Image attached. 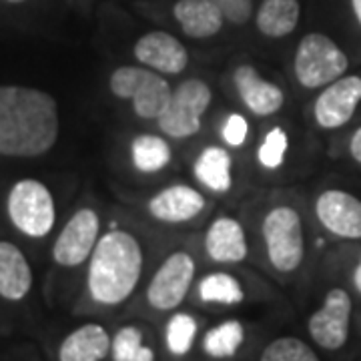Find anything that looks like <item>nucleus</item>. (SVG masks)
Here are the masks:
<instances>
[{"instance_id": "1", "label": "nucleus", "mask_w": 361, "mask_h": 361, "mask_svg": "<svg viewBox=\"0 0 361 361\" xmlns=\"http://www.w3.org/2000/svg\"><path fill=\"white\" fill-rule=\"evenodd\" d=\"M59 139L54 97L20 85H0V155L35 159Z\"/></svg>"}, {"instance_id": "2", "label": "nucleus", "mask_w": 361, "mask_h": 361, "mask_svg": "<svg viewBox=\"0 0 361 361\" xmlns=\"http://www.w3.org/2000/svg\"><path fill=\"white\" fill-rule=\"evenodd\" d=\"M142 247L125 229L101 235L89 259V293L101 305H118L137 289L142 273Z\"/></svg>"}, {"instance_id": "3", "label": "nucleus", "mask_w": 361, "mask_h": 361, "mask_svg": "<svg viewBox=\"0 0 361 361\" xmlns=\"http://www.w3.org/2000/svg\"><path fill=\"white\" fill-rule=\"evenodd\" d=\"M109 89L118 99L130 101L135 115L145 121H157L173 94L165 75L142 65L115 68L109 78Z\"/></svg>"}, {"instance_id": "4", "label": "nucleus", "mask_w": 361, "mask_h": 361, "mask_svg": "<svg viewBox=\"0 0 361 361\" xmlns=\"http://www.w3.org/2000/svg\"><path fill=\"white\" fill-rule=\"evenodd\" d=\"M261 233L271 265L279 273H293L305 255L303 223L297 209L289 205L269 209L261 225Z\"/></svg>"}, {"instance_id": "5", "label": "nucleus", "mask_w": 361, "mask_h": 361, "mask_svg": "<svg viewBox=\"0 0 361 361\" xmlns=\"http://www.w3.org/2000/svg\"><path fill=\"white\" fill-rule=\"evenodd\" d=\"M345 52L322 32H310L299 40L293 59L297 82L305 89H322L341 78L348 71Z\"/></svg>"}, {"instance_id": "6", "label": "nucleus", "mask_w": 361, "mask_h": 361, "mask_svg": "<svg viewBox=\"0 0 361 361\" xmlns=\"http://www.w3.org/2000/svg\"><path fill=\"white\" fill-rule=\"evenodd\" d=\"M211 101L213 92L203 78H187L173 89L165 111L157 118V125L171 139H191L201 130L203 115Z\"/></svg>"}, {"instance_id": "7", "label": "nucleus", "mask_w": 361, "mask_h": 361, "mask_svg": "<svg viewBox=\"0 0 361 361\" xmlns=\"http://www.w3.org/2000/svg\"><path fill=\"white\" fill-rule=\"evenodd\" d=\"M8 217L13 225L26 237H47L54 227L56 209L47 185L37 179H23L14 183L8 201Z\"/></svg>"}, {"instance_id": "8", "label": "nucleus", "mask_w": 361, "mask_h": 361, "mask_svg": "<svg viewBox=\"0 0 361 361\" xmlns=\"http://www.w3.org/2000/svg\"><path fill=\"white\" fill-rule=\"evenodd\" d=\"M193 277L195 259L187 251L171 253L155 271L147 289V301L157 311L177 310L189 293Z\"/></svg>"}, {"instance_id": "9", "label": "nucleus", "mask_w": 361, "mask_h": 361, "mask_svg": "<svg viewBox=\"0 0 361 361\" xmlns=\"http://www.w3.org/2000/svg\"><path fill=\"white\" fill-rule=\"evenodd\" d=\"M101 233V219L92 209H80L77 211L65 229L59 233L54 245H52V257L63 267H78L85 261H89L94 247L99 243Z\"/></svg>"}, {"instance_id": "10", "label": "nucleus", "mask_w": 361, "mask_h": 361, "mask_svg": "<svg viewBox=\"0 0 361 361\" xmlns=\"http://www.w3.org/2000/svg\"><path fill=\"white\" fill-rule=\"evenodd\" d=\"M351 299L345 289H331L323 305L311 315L310 334L323 349H339L345 345L349 336Z\"/></svg>"}, {"instance_id": "11", "label": "nucleus", "mask_w": 361, "mask_h": 361, "mask_svg": "<svg viewBox=\"0 0 361 361\" xmlns=\"http://www.w3.org/2000/svg\"><path fill=\"white\" fill-rule=\"evenodd\" d=\"M361 103V77H341L327 85L313 104L315 123L322 129H339L348 125Z\"/></svg>"}, {"instance_id": "12", "label": "nucleus", "mask_w": 361, "mask_h": 361, "mask_svg": "<svg viewBox=\"0 0 361 361\" xmlns=\"http://www.w3.org/2000/svg\"><path fill=\"white\" fill-rule=\"evenodd\" d=\"M135 59L142 66L161 75H179L189 65V52L177 37L165 30H153L135 42Z\"/></svg>"}, {"instance_id": "13", "label": "nucleus", "mask_w": 361, "mask_h": 361, "mask_svg": "<svg viewBox=\"0 0 361 361\" xmlns=\"http://www.w3.org/2000/svg\"><path fill=\"white\" fill-rule=\"evenodd\" d=\"M315 215L329 233L343 239H361V201L339 189L323 191L315 201Z\"/></svg>"}, {"instance_id": "14", "label": "nucleus", "mask_w": 361, "mask_h": 361, "mask_svg": "<svg viewBox=\"0 0 361 361\" xmlns=\"http://www.w3.org/2000/svg\"><path fill=\"white\" fill-rule=\"evenodd\" d=\"M205 207V197L195 187L169 185L149 199L147 211L153 219L161 223L180 225V223H189L195 217H199Z\"/></svg>"}, {"instance_id": "15", "label": "nucleus", "mask_w": 361, "mask_h": 361, "mask_svg": "<svg viewBox=\"0 0 361 361\" xmlns=\"http://www.w3.org/2000/svg\"><path fill=\"white\" fill-rule=\"evenodd\" d=\"M233 85L247 109L257 116H271L279 113L285 104L283 90L275 82L263 78L257 68L239 65L233 73Z\"/></svg>"}, {"instance_id": "16", "label": "nucleus", "mask_w": 361, "mask_h": 361, "mask_svg": "<svg viewBox=\"0 0 361 361\" xmlns=\"http://www.w3.org/2000/svg\"><path fill=\"white\" fill-rule=\"evenodd\" d=\"M205 251L215 263H241L249 253L243 225L235 217H217L205 233Z\"/></svg>"}, {"instance_id": "17", "label": "nucleus", "mask_w": 361, "mask_h": 361, "mask_svg": "<svg viewBox=\"0 0 361 361\" xmlns=\"http://www.w3.org/2000/svg\"><path fill=\"white\" fill-rule=\"evenodd\" d=\"M173 16L191 39L215 37L225 23L213 0H177L173 4Z\"/></svg>"}, {"instance_id": "18", "label": "nucleus", "mask_w": 361, "mask_h": 361, "mask_svg": "<svg viewBox=\"0 0 361 361\" xmlns=\"http://www.w3.org/2000/svg\"><path fill=\"white\" fill-rule=\"evenodd\" d=\"M113 339L106 334L103 325L87 323L75 329L63 341L59 349L61 361H103L111 351Z\"/></svg>"}, {"instance_id": "19", "label": "nucleus", "mask_w": 361, "mask_h": 361, "mask_svg": "<svg viewBox=\"0 0 361 361\" xmlns=\"http://www.w3.org/2000/svg\"><path fill=\"white\" fill-rule=\"evenodd\" d=\"M32 287V271L25 253L8 241H0V297L20 301Z\"/></svg>"}, {"instance_id": "20", "label": "nucleus", "mask_w": 361, "mask_h": 361, "mask_svg": "<svg viewBox=\"0 0 361 361\" xmlns=\"http://www.w3.org/2000/svg\"><path fill=\"white\" fill-rule=\"evenodd\" d=\"M193 175L211 193H229L233 187V159L227 149L205 147L193 163Z\"/></svg>"}, {"instance_id": "21", "label": "nucleus", "mask_w": 361, "mask_h": 361, "mask_svg": "<svg viewBox=\"0 0 361 361\" xmlns=\"http://www.w3.org/2000/svg\"><path fill=\"white\" fill-rule=\"evenodd\" d=\"M299 16V0H263L255 16V25L267 39H283L295 30Z\"/></svg>"}, {"instance_id": "22", "label": "nucleus", "mask_w": 361, "mask_h": 361, "mask_svg": "<svg viewBox=\"0 0 361 361\" xmlns=\"http://www.w3.org/2000/svg\"><path fill=\"white\" fill-rule=\"evenodd\" d=\"M173 159L171 145L165 137L159 135H137L130 141V161L139 173L153 175L167 167Z\"/></svg>"}, {"instance_id": "23", "label": "nucleus", "mask_w": 361, "mask_h": 361, "mask_svg": "<svg viewBox=\"0 0 361 361\" xmlns=\"http://www.w3.org/2000/svg\"><path fill=\"white\" fill-rule=\"evenodd\" d=\"M245 341V329L241 322L237 319H229V322L219 323L217 327L207 331L205 339H203V349L207 355L215 357V360H225V357H233L239 348Z\"/></svg>"}, {"instance_id": "24", "label": "nucleus", "mask_w": 361, "mask_h": 361, "mask_svg": "<svg viewBox=\"0 0 361 361\" xmlns=\"http://www.w3.org/2000/svg\"><path fill=\"white\" fill-rule=\"evenodd\" d=\"M199 297L205 303H219V305H237L245 299L241 283L229 273H209L199 281Z\"/></svg>"}, {"instance_id": "25", "label": "nucleus", "mask_w": 361, "mask_h": 361, "mask_svg": "<svg viewBox=\"0 0 361 361\" xmlns=\"http://www.w3.org/2000/svg\"><path fill=\"white\" fill-rule=\"evenodd\" d=\"M111 353L115 361H155V353L149 345L142 343V334L139 327L127 325L121 327L113 337Z\"/></svg>"}, {"instance_id": "26", "label": "nucleus", "mask_w": 361, "mask_h": 361, "mask_svg": "<svg viewBox=\"0 0 361 361\" xmlns=\"http://www.w3.org/2000/svg\"><path fill=\"white\" fill-rule=\"evenodd\" d=\"M197 336V322L189 313H175L167 323L165 341L173 355H185L193 348Z\"/></svg>"}, {"instance_id": "27", "label": "nucleus", "mask_w": 361, "mask_h": 361, "mask_svg": "<svg viewBox=\"0 0 361 361\" xmlns=\"http://www.w3.org/2000/svg\"><path fill=\"white\" fill-rule=\"evenodd\" d=\"M261 361H319L315 351L297 337H279L261 353Z\"/></svg>"}, {"instance_id": "28", "label": "nucleus", "mask_w": 361, "mask_h": 361, "mask_svg": "<svg viewBox=\"0 0 361 361\" xmlns=\"http://www.w3.org/2000/svg\"><path fill=\"white\" fill-rule=\"evenodd\" d=\"M287 149H289V137L281 127H273L269 133L263 137V141L257 149V161L259 165L267 171H275L281 169L287 157Z\"/></svg>"}, {"instance_id": "29", "label": "nucleus", "mask_w": 361, "mask_h": 361, "mask_svg": "<svg viewBox=\"0 0 361 361\" xmlns=\"http://www.w3.org/2000/svg\"><path fill=\"white\" fill-rule=\"evenodd\" d=\"M221 137L233 149L243 147L247 137H249V123H247L245 116L241 115V113H231V115L225 118V123H223Z\"/></svg>"}, {"instance_id": "30", "label": "nucleus", "mask_w": 361, "mask_h": 361, "mask_svg": "<svg viewBox=\"0 0 361 361\" xmlns=\"http://www.w3.org/2000/svg\"><path fill=\"white\" fill-rule=\"evenodd\" d=\"M223 18L231 25H245L253 14V0H213Z\"/></svg>"}, {"instance_id": "31", "label": "nucleus", "mask_w": 361, "mask_h": 361, "mask_svg": "<svg viewBox=\"0 0 361 361\" xmlns=\"http://www.w3.org/2000/svg\"><path fill=\"white\" fill-rule=\"evenodd\" d=\"M349 153L357 163H361V127L353 133V137L349 141Z\"/></svg>"}, {"instance_id": "32", "label": "nucleus", "mask_w": 361, "mask_h": 361, "mask_svg": "<svg viewBox=\"0 0 361 361\" xmlns=\"http://www.w3.org/2000/svg\"><path fill=\"white\" fill-rule=\"evenodd\" d=\"M353 283H355V289L361 293V259H360V265L355 267V273H353Z\"/></svg>"}, {"instance_id": "33", "label": "nucleus", "mask_w": 361, "mask_h": 361, "mask_svg": "<svg viewBox=\"0 0 361 361\" xmlns=\"http://www.w3.org/2000/svg\"><path fill=\"white\" fill-rule=\"evenodd\" d=\"M351 6H353V13L357 16V20H360L361 25V0H351Z\"/></svg>"}, {"instance_id": "34", "label": "nucleus", "mask_w": 361, "mask_h": 361, "mask_svg": "<svg viewBox=\"0 0 361 361\" xmlns=\"http://www.w3.org/2000/svg\"><path fill=\"white\" fill-rule=\"evenodd\" d=\"M6 2H11V4H18V2H25V0H6Z\"/></svg>"}]
</instances>
